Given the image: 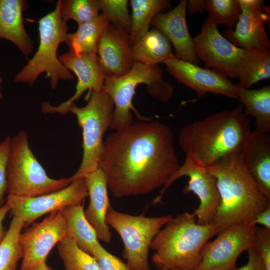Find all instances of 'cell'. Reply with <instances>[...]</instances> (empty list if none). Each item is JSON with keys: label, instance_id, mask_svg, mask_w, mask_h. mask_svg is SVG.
Returning a JSON list of instances; mask_svg holds the SVG:
<instances>
[{"label": "cell", "instance_id": "6da1fadb", "mask_svg": "<svg viewBox=\"0 0 270 270\" xmlns=\"http://www.w3.org/2000/svg\"><path fill=\"white\" fill-rule=\"evenodd\" d=\"M180 166L171 128L150 120L110 133L98 162L108 188L118 198L162 188Z\"/></svg>", "mask_w": 270, "mask_h": 270}, {"label": "cell", "instance_id": "7a4b0ae2", "mask_svg": "<svg viewBox=\"0 0 270 270\" xmlns=\"http://www.w3.org/2000/svg\"><path fill=\"white\" fill-rule=\"evenodd\" d=\"M250 130V120L240 104L185 126L179 133L178 142L186 155L207 168L240 152Z\"/></svg>", "mask_w": 270, "mask_h": 270}, {"label": "cell", "instance_id": "3957f363", "mask_svg": "<svg viewBox=\"0 0 270 270\" xmlns=\"http://www.w3.org/2000/svg\"><path fill=\"white\" fill-rule=\"evenodd\" d=\"M206 168L215 178L220 196L212 222L218 230V234L234 224L250 223L270 206V198L259 189L240 152L221 158Z\"/></svg>", "mask_w": 270, "mask_h": 270}, {"label": "cell", "instance_id": "277c9868", "mask_svg": "<svg viewBox=\"0 0 270 270\" xmlns=\"http://www.w3.org/2000/svg\"><path fill=\"white\" fill-rule=\"evenodd\" d=\"M187 212L172 218L159 230L150 248L152 263L157 268L196 270L202 260L201 250L218 230L212 223L200 224Z\"/></svg>", "mask_w": 270, "mask_h": 270}, {"label": "cell", "instance_id": "5b68a950", "mask_svg": "<svg viewBox=\"0 0 270 270\" xmlns=\"http://www.w3.org/2000/svg\"><path fill=\"white\" fill-rule=\"evenodd\" d=\"M145 84L148 94L161 102L170 100L174 94L172 86L162 78V72L158 65L148 66L134 63L131 69L121 76H106L103 90L110 97L114 104L113 118L110 128L115 130L124 128L133 122L131 111L144 120L132 104L136 88Z\"/></svg>", "mask_w": 270, "mask_h": 270}, {"label": "cell", "instance_id": "8992f818", "mask_svg": "<svg viewBox=\"0 0 270 270\" xmlns=\"http://www.w3.org/2000/svg\"><path fill=\"white\" fill-rule=\"evenodd\" d=\"M40 43L33 56L14 78V82L33 85L38 77L46 73L50 86L55 89L60 80H71L74 76L60 62L58 56L60 44L64 42L68 33L66 22L60 16L59 4L38 22Z\"/></svg>", "mask_w": 270, "mask_h": 270}, {"label": "cell", "instance_id": "52a82bcc", "mask_svg": "<svg viewBox=\"0 0 270 270\" xmlns=\"http://www.w3.org/2000/svg\"><path fill=\"white\" fill-rule=\"evenodd\" d=\"M6 181L8 195L32 197L61 190L72 180L49 177L29 146L28 134L21 130L11 138Z\"/></svg>", "mask_w": 270, "mask_h": 270}, {"label": "cell", "instance_id": "ba28073f", "mask_svg": "<svg viewBox=\"0 0 270 270\" xmlns=\"http://www.w3.org/2000/svg\"><path fill=\"white\" fill-rule=\"evenodd\" d=\"M114 104L110 97L102 90L90 91L87 104L78 107L72 104L68 110L76 118L82 129L83 154L80 165L70 176L74 179L84 178L98 168L102 150L103 136L110 128Z\"/></svg>", "mask_w": 270, "mask_h": 270}, {"label": "cell", "instance_id": "9c48e42d", "mask_svg": "<svg viewBox=\"0 0 270 270\" xmlns=\"http://www.w3.org/2000/svg\"><path fill=\"white\" fill-rule=\"evenodd\" d=\"M172 216L131 215L116 211L111 206L108 207L106 223L120 236L124 246L123 258L132 270H151L148 262L151 243Z\"/></svg>", "mask_w": 270, "mask_h": 270}, {"label": "cell", "instance_id": "30bf717a", "mask_svg": "<svg viewBox=\"0 0 270 270\" xmlns=\"http://www.w3.org/2000/svg\"><path fill=\"white\" fill-rule=\"evenodd\" d=\"M184 176H188V180L183 188V193L186 194L192 192L200 200L198 208L193 212L196 218V222L200 224L212 223L220 202L216 180L206 168L198 164L188 155H186L183 164L170 176L159 194L152 200V204L160 203L172 184Z\"/></svg>", "mask_w": 270, "mask_h": 270}, {"label": "cell", "instance_id": "8fae6325", "mask_svg": "<svg viewBox=\"0 0 270 270\" xmlns=\"http://www.w3.org/2000/svg\"><path fill=\"white\" fill-rule=\"evenodd\" d=\"M88 196L84 177L74 179L66 187L47 194L32 197L8 195L6 202L13 216L21 220L26 226L46 214L82 204Z\"/></svg>", "mask_w": 270, "mask_h": 270}, {"label": "cell", "instance_id": "7c38bea8", "mask_svg": "<svg viewBox=\"0 0 270 270\" xmlns=\"http://www.w3.org/2000/svg\"><path fill=\"white\" fill-rule=\"evenodd\" d=\"M256 226L238 224L207 242L201 250L202 260L196 270H233L240 254L254 246Z\"/></svg>", "mask_w": 270, "mask_h": 270}, {"label": "cell", "instance_id": "4fadbf2b", "mask_svg": "<svg viewBox=\"0 0 270 270\" xmlns=\"http://www.w3.org/2000/svg\"><path fill=\"white\" fill-rule=\"evenodd\" d=\"M194 41L196 56L206 68H212L228 78H238L244 49L232 44L222 35L209 15Z\"/></svg>", "mask_w": 270, "mask_h": 270}, {"label": "cell", "instance_id": "5bb4252c", "mask_svg": "<svg viewBox=\"0 0 270 270\" xmlns=\"http://www.w3.org/2000/svg\"><path fill=\"white\" fill-rule=\"evenodd\" d=\"M66 236L61 210L52 212L42 221L22 232L20 243L23 256L20 270H30L46 258L56 244Z\"/></svg>", "mask_w": 270, "mask_h": 270}, {"label": "cell", "instance_id": "9a60e30c", "mask_svg": "<svg viewBox=\"0 0 270 270\" xmlns=\"http://www.w3.org/2000/svg\"><path fill=\"white\" fill-rule=\"evenodd\" d=\"M163 64L178 82L194 90L199 97L210 93L238 99L236 84L220 72L212 68H201L174 56Z\"/></svg>", "mask_w": 270, "mask_h": 270}, {"label": "cell", "instance_id": "2e32d148", "mask_svg": "<svg viewBox=\"0 0 270 270\" xmlns=\"http://www.w3.org/2000/svg\"><path fill=\"white\" fill-rule=\"evenodd\" d=\"M242 12L234 30L228 28L223 36L243 48L270 49V42L264 24L270 22V7L262 0H239Z\"/></svg>", "mask_w": 270, "mask_h": 270}, {"label": "cell", "instance_id": "e0dca14e", "mask_svg": "<svg viewBox=\"0 0 270 270\" xmlns=\"http://www.w3.org/2000/svg\"><path fill=\"white\" fill-rule=\"evenodd\" d=\"M58 58L64 66L76 76V92L69 99L58 106H54L48 102H44L42 104L41 108L44 114L58 113L64 115L86 90H102L106 76L99 66L96 54H78L68 51L60 55Z\"/></svg>", "mask_w": 270, "mask_h": 270}, {"label": "cell", "instance_id": "ac0fdd59", "mask_svg": "<svg viewBox=\"0 0 270 270\" xmlns=\"http://www.w3.org/2000/svg\"><path fill=\"white\" fill-rule=\"evenodd\" d=\"M187 1L181 0L174 8L156 14L151 26L169 40L174 48L176 58L198 66L200 61L186 24Z\"/></svg>", "mask_w": 270, "mask_h": 270}, {"label": "cell", "instance_id": "d6986e66", "mask_svg": "<svg viewBox=\"0 0 270 270\" xmlns=\"http://www.w3.org/2000/svg\"><path fill=\"white\" fill-rule=\"evenodd\" d=\"M96 55L106 76L125 74L134 64L129 34L109 23L100 39Z\"/></svg>", "mask_w": 270, "mask_h": 270}, {"label": "cell", "instance_id": "ffe728a7", "mask_svg": "<svg viewBox=\"0 0 270 270\" xmlns=\"http://www.w3.org/2000/svg\"><path fill=\"white\" fill-rule=\"evenodd\" d=\"M247 170L262 192L270 198V135L250 130L240 151Z\"/></svg>", "mask_w": 270, "mask_h": 270}, {"label": "cell", "instance_id": "44dd1931", "mask_svg": "<svg viewBox=\"0 0 270 270\" xmlns=\"http://www.w3.org/2000/svg\"><path fill=\"white\" fill-rule=\"evenodd\" d=\"M84 178L90 198L88 206L84 211V216L96 231L98 240L109 243L112 233L106 222V214L110 205L106 176L98 167Z\"/></svg>", "mask_w": 270, "mask_h": 270}, {"label": "cell", "instance_id": "7402d4cb", "mask_svg": "<svg viewBox=\"0 0 270 270\" xmlns=\"http://www.w3.org/2000/svg\"><path fill=\"white\" fill-rule=\"evenodd\" d=\"M28 6L24 0H0V39L13 43L26 57L34 48L24 25L22 13Z\"/></svg>", "mask_w": 270, "mask_h": 270}, {"label": "cell", "instance_id": "603a6c76", "mask_svg": "<svg viewBox=\"0 0 270 270\" xmlns=\"http://www.w3.org/2000/svg\"><path fill=\"white\" fill-rule=\"evenodd\" d=\"M131 48L134 64L158 65L174 56L169 40L154 28L132 45Z\"/></svg>", "mask_w": 270, "mask_h": 270}, {"label": "cell", "instance_id": "cb8c5ba5", "mask_svg": "<svg viewBox=\"0 0 270 270\" xmlns=\"http://www.w3.org/2000/svg\"><path fill=\"white\" fill-rule=\"evenodd\" d=\"M238 99L245 114L253 116L256 130L270 133V86L255 90L246 89L236 84Z\"/></svg>", "mask_w": 270, "mask_h": 270}, {"label": "cell", "instance_id": "d4e9b609", "mask_svg": "<svg viewBox=\"0 0 270 270\" xmlns=\"http://www.w3.org/2000/svg\"><path fill=\"white\" fill-rule=\"evenodd\" d=\"M61 212L65 220L66 236L72 238L82 250L92 256L99 240L96 231L84 216V205L70 206Z\"/></svg>", "mask_w": 270, "mask_h": 270}, {"label": "cell", "instance_id": "484cf974", "mask_svg": "<svg viewBox=\"0 0 270 270\" xmlns=\"http://www.w3.org/2000/svg\"><path fill=\"white\" fill-rule=\"evenodd\" d=\"M109 23L108 18L100 14L92 20L78 24L75 32L67 34L64 42L69 51L76 54H96L102 33Z\"/></svg>", "mask_w": 270, "mask_h": 270}, {"label": "cell", "instance_id": "4316f807", "mask_svg": "<svg viewBox=\"0 0 270 270\" xmlns=\"http://www.w3.org/2000/svg\"><path fill=\"white\" fill-rule=\"evenodd\" d=\"M270 77V49H244L238 72V84L250 89L255 84Z\"/></svg>", "mask_w": 270, "mask_h": 270}, {"label": "cell", "instance_id": "83f0119b", "mask_svg": "<svg viewBox=\"0 0 270 270\" xmlns=\"http://www.w3.org/2000/svg\"><path fill=\"white\" fill-rule=\"evenodd\" d=\"M131 28L129 33L130 45L149 30L154 16L171 9L168 0H130Z\"/></svg>", "mask_w": 270, "mask_h": 270}, {"label": "cell", "instance_id": "f1b7e54d", "mask_svg": "<svg viewBox=\"0 0 270 270\" xmlns=\"http://www.w3.org/2000/svg\"><path fill=\"white\" fill-rule=\"evenodd\" d=\"M24 226L21 220L13 216L8 230L0 242V270H16L18 262L23 256L20 236Z\"/></svg>", "mask_w": 270, "mask_h": 270}, {"label": "cell", "instance_id": "f546056e", "mask_svg": "<svg viewBox=\"0 0 270 270\" xmlns=\"http://www.w3.org/2000/svg\"><path fill=\"white\" fill-rule=\"evenodd\" d=\"M58 250L65 270H101L94 258L68 236L58 244Z\"/></svg>", "mask_w": 270, "mask_h": 270}, {"label": "cell", "instance_id": "4dcf8cb0", "mask_svg": "<svg viewBox=\"0 0 270 270\" xmlns=\"http://www.w3.org/2000/svg\"><path fill=\"white\" fill-rule=\"evenodd\" d=\"M60 16L66 22L74 20L78 24L100 15L98 0H58Z\"/></svg>", "mask_w": 270, "mask_h": 270}, {"label": "cell", "instance_id": "1f68e13d", "mask_svg": "<svg viewBox=\"0 0 270 270\" xmlns=\"http://www.w3.org/2000/svg\"><path fill=\"white\" fill-rule=\"evenodd\" d=\"M206 10L216 24L232 28L242 12L239 0H206Z\"/></svg>", "mask_w": 270, "mask_h": 270}, {"label": "cell", "instance_id": "d6a6232c", "mask_svg": "<svg viewBox=\"0 0 270 270\" xmlns=\"http://www.w3.org/2000/svg\"><path fill=\"white\" fill-rule=\"evenodd\" d=\"M100 11L110 24L128 34L131 28V16L128 0H98Z\"/></svg>", "mask_w": 270, "mask_h": 270}, {"label": "cell", "instance_id": "836d02e7", "mask_svg": "<svg viewBox=\"0 0 270 270\" xmlns=\"http://www.w3.org/2000/svg\"><path fill=\"white\" fill-rule=\"evenodd\" d=\"M92 256L101 270H132L126 262L109 252L100 242L94 248Z\"/></svg>", "mask_w": 270, "mask_h": 270}, {"label": "cell", "instance_id": "e575fe53", "mask_svg": "<svg viewBox=\"0 0 270 270\" xmlns=\"http://www.w3.org/2000/svg\"><path fill=\"white\" fill-rule=\"evenodd\" d=\"M254 247L258 253L266 270H270V230L256 227Z\"/></svg>", "mask_w": 270, "mask_h": 270}, {"label": "cell", "instance_id": "d590c367", "mask_svg": "<svg viewBox=\"0 0 270 270\" xmlns=\"http://www.w3.org/2000/svg\"><path fill=\"white\" fill-rule=\"evenodd\" d=\"M11 138L7 136L0 142V208L4 204V197L7 191L6 167Z\"/></svg>", "mask_w": 270, "mask_h": 270}, {"label": "cell", "instance_id": "8d00e7d4", "mask_svg": "<svg viewBox=\"0 0 270 270\" xmlns=\"http://www.w3.org/2000/svg\"><path fill=\"white\" fill-rule=\"evenodd\" d=\"M246 252L248 256L246 264L233 270H266L258 253L254 246Z\"/></svg>", "mask_w": 270, "mask_h": 270}, {"label": "cell", "instance_id": "74e56055", "mask_svg": "<svg viewBox=\"0 0 270 270\" xmlns=\"http://www.w3.org/2000/svg\"><path fill=\"white\" fill-rule=\"evenodd\" d=\"M249 224L255 226L259 224L263 226L264 228L270 230V206L258 214Z\"/></svg>", "mask_w": 270, "mask_h": 270}, {"label": "cell", "instance_id": "f35d334b", "mask_svg": "<svg viewBox=\"0 0 270 270\" xmlns=\"http://www.w3.org/2000/svg\"><path fill=\"white\" fill-rule=\"evenodd\" d=\"M206 10V0H190L187 1L186 11L193 15L198 12H202Z\"/></svg>", "mask_w": 270, "mask_h": 270}, {"label": "cell", "instance_id": "ab89813d", "mask_svg": "<svg viewBox=\"0 0 270 270\" xmlns=\"http://www.w3.org/2000/svg\"><path fill=\"white\" fill-rule=\"evenodd\" d=\"M10 211V208L8 204L6 202L0 208V242L4 238L6 232L3 225V221L6 214Z\"/></svg>", "mask_w": 270, "mask_h": 270}, {"label": "cell", "instance_id": "60d3db41", "mask_svg": "<svg viewBox=\"0 0 270 270\" xmlns=\"http://www.w3.org/2000/svg\"><path fill=\"white\" fill-rule=\"evenodd\" d=\"M30 270H52L48 267L46 263V260H44L34 266Z\"/></svg>", "mask_w": 270, "mask_h": 270}, {"label": "cell", "instance_id": "b9f144b4", "mask_svg": "<svg viewBox=\"0 0 270 270\" xmlns=\"http://www.w3.org/2000/svg\"><path fill=\"white\" fill-rule=\"evenodd\" d=\"M2 78L0 76V100H1L2 98V89H1V84L2 83Z\"/></svg>", "mask_w": 270, "mask_h": 270}, {"label": "cell", "instance_id": "7bdbcfd3", "mask_svg": "<svg viewBox=\"0 0 270 270\" xmlns=\"http://www.w3.org/2000/svg\"><path fill=\"white\" fill-rule=\"evenodd\" d=\"M156 270H167L163 269V268H157Z\"/></svg>", "mask_w": 270, "mask_h": 270}, {"label": "cell", "instance_id": "ee69618b", "mask_svg": "<svg viewBox=\"0 0 270 270\" xmlns=\"http://www.w3.org/2000/svg\"></svg>", "mask_w": 270, "mask_h": 270}]
</instances>
